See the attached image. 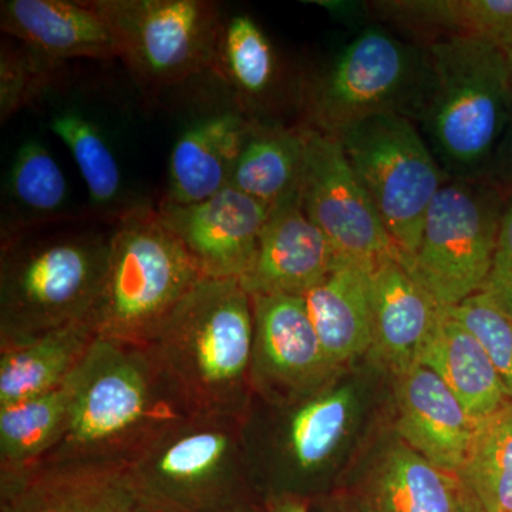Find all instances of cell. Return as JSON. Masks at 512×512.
Returning a JSON list of instances; mask_svg holds the SVG:
<instances>
[{
    "label": "cell",
    "mask_w": 512,
    "mask_h": 512,
    "mask_svg": "<svg viewBox=\"0 0 512 512\" xmlns=\"http://www.w3.org/2000/svg\"><path fill=\"white\" fill-rule=\"evenodd\" d=\"M252 343L251 295L237 279L202 278L144 348L185 416L242 419Z\"/></svg>",
    "instance_id": "1"
},
{
    "label": "cell",
    "mask_w": 512,
    "mask_h": 512,
    "mask_svg": "<svg viewBox=\"0 0 512 512\" xmlns=\"http://www.w3.org/2000/svg\"><path fill=\"white\" fill-rule=\"evenodd\" d=\"M181 417L185 414L146 348L97 336L74 370L72 414L66 433L37 464L128 466L165 427Z\"/></svg>",
    "instance_id": "2"
},
{
    "label": "cell",
    "mask_w": 512,
    "mask_h": 512,
    "mask_svg": "<svg viewBox=\"0 0 512 512\" xmlns=\"http://www.w3.org/2000/svg\"><path fill=\"white\" fill-rule=\"evenodd\" d=\"M426 46L429 80L414 123L448 180H484L512 117L510 57L476 37Z\"/></svg>",
    "instance_id": "3"
},
{
    "label": "cell",
    "mask_w": 512,
    "mask_h": 512,
    "mask_svg": "<svg viewBox=\"0 0 512 512\" xmlns=\"http://www.w3.org/2000/svg\"><path fill=\"white\" fill-rule=\"evenodd\" d=\"M111 234L3 239L0 348L90 318L109 269Z\"/></svg>",
    "instance_id": "4"
},
{
    "label": "cell",
    "mask_w": 512,
    "mask_h": 512,
    "mask_svg": "<svg viewBox=\"0 0 512 512\" xmlns=\"http://www.w3.org/2000/svg\"><path fill=\"white\" fill-rule=\"evenodd\" d=\"M202 278L157 211L127 212L111 234L106 282L92 313L97 336L144 348Z\"/></svg>",
    "instance_id": "5"
},
{
    "label": "cell",
    "mask_w": 512,
    "mask_h": 512,
    "mask_svg": "<svg viewBox=\"0 0 512 512\" xmlns=\"http://www.w3.org/2000/svg\"><path fill=\"white\" fill-rule=\"evenodd\" d=\"M127 467L153 512H234L256 497L235 417H181Z\"/></svg>",
    "instance_id": "6"
},
{
    "label": "cell",
    "mask_w": 512,
    "mask_h": 512,
    "mask_svg": "<svg viewBox=\"0 0 512 512\" xmlns=\"http://www.w3.org/2000/svg\"><path fill=\"white\" fill-rule=\"evenodd\" d=\"M427 46L369 25L306 87L311 128L338 137L356 121L399 114L416 121L426 93Z\"/></svg>",
    "instance_id": "7"
},
{
    "label": "cell",
    "mask_w": 512,
    "mask_h": 512,
    "mask_svg": "<svg viewBox=\"0 0 512 512\" xmlns=\"http://www.w3.org/2000/svg\"><path fill=\"white\" fill-rule=\"evenodd\" d=\"M336 138L403 261L412 258L431 201L448 181L419 127L399 114H376Z\"/></svg>",
    "instance_id": "8"
},
{
    "label": "cell",
    "mask_w": 512,
    "mask_h": 512,
    "mask_svg": "<svg viewBox=\"0 0 512 512\" xmlns=\"http://www.w3.org/2000/svg\"><path fill=\"white\" fill-rule=\"evenodd\" d=\"M507 197L487 180H448L431 201L419 248L403 262L440 308L483 289Z\"/></svg>",
    "instance_id": "9"
},
{
    "label": "cell",
    "mask_w": 512,
    "mask_h": 512,
    "mask_svg": "<svg viewBox=\"0 0 512 512\" xmlns=\"http://www.w3.org/2000/svg\"><path fill=\"white\" fill-rule=\"evenodd\" d=\"M138 82L171 86L215 72L224 19L210 0H87Z\"/></svg>",
    "instance_id": "10"
},
{
    "label": "cell",
    "mask_w": 512,
    "mask_h": 512,
    "mask_svg": "<svg viewBox=\"0 0 512 512\" xmlns=\"http://www.w3.org/2000/svg\"><path fill=\"white\" fill-rule=\"evenodd\" d=\"M305 140L299 202L328 238L338 261L373 272L384 262L403 259L338 138L308 127Z\"/></svg>",
    "instance_id": "11"
},
{
    "label": "cell",
    "mask_w": 512,
    "mask_h": 512,
    "mask_svg": "<svg viewBox=\"0 0 512 512\" xmlns=\"http://www.w3.org/2000/svg\"><path fill=\"white\" fill-rule=\"evenodd\" d=\"M254 305L252 396L295 402L319 392L335 372L329 365L303 296H251Z\"/></svg>",
    "instance_id": "12"
},
{
    "label": "cell",
    "mask_w": 512,
    "mask_h": 512,
    "mask_svg": "<svg viewBox=\"0 0 512 512\" xmlns=\"http://www.w3.org/2000/svg\"><path fill=\"white\" fill-rule=\"evenodd\" d=\"M269 208L227 187L195 204L165 201L158 215L183 242L204 278H242L254 261Z\"/></svg>",
    "instance_id": "13"
},
{
    "label": "cell",
    "mask_w": 512,
    "mask_h": 512,
    "mask_svg": "<svg viewBox=\"0 0 512 512\" xmlns=\"http://www.w3.org/2000/svg\"><path fill=\"white\" fill-rule=\"evenodd\" d=\"M0 512H153L127 466L37 464L0 474Z\"/></svg>",
    "instance_id": "14"
},
{
    "label": "cell",
    "mask_w": 512,
    "mask_h": 512,
    "mask_svg": "<svg viewBox=\"0 0 512 512\" xmlns=\"http://www.w3.org/2000/svg\"><path fill=\"white\" fill-rule=\"evenodd\" d=\"M338 262L328 238L302 210L296 191L269 211L254 261L239 284L251 296H305Z\"/></svg>",
    "instance_id": "15"
},
{
    "label": "cell",
    "mask_w": 512,
    "mask_h": 512,
    "mask_svg": "<svg viewBox=\"0 0 512 512\" xmlns=\"http://www.w3.org/2000/svg\"><path fill=\"white\" fill-rule=\"evenodd\" d=\"M397 384V431L412 448L444 473L463 466L476 421L436 372L416 363Z\"/></svg>",
    "instance_id": "16"
},
{
    "label": "cell",
    "mask_w": 512,
    "mask_h": 512,
    "mask_svg": "<svg viewBox=\"0 0 512 512\" xmlns=\"http://www.w3.org/2000/svg\"><path fill=\"white\" fill-rule=\"evenodd\" d=\"M0 28L60 66L70 59L119 57L110 26L84 0H3Z\"/></svg>",
    "instance_id": "17"
},
{
    "label": "cell",
    "mask_w": 512,
    "mask_h": 512,
    "mask_svg": "<svg viewBox=\"0 0 512 512\" xmlns=\"http://www.w3.org/2000/svg\"><path fill=\"white\" fill-rule=\"evenodd\" d=\"M372 349L397 376L416 365L441 308L414 279L403 259L372 272Z\"/></svg>",
    "instance_id": "18"
},
{
    "label": "cell",
    "mask_w": 512,
    "mask_h": 512,
    "mask_svg": "<svg viewBox=\"0 0 512 512\" xmlns=\"http://www.w3.org/2000/svg\"><path fill=\"white\" fill-rule=\"evenodd\" d=\"M251 121L222 113L192 124L171 151L167 200L195 204L229 187Z\"/></svg>",
    "instance_id": "19"
},
{
    "label": "cell",
    "mask_w": 512,
    "mask_h": 512,
    "mask_svg": "<svg viewBox=\"0 0 512 512\" xmlns=\"http://www.w3.org/2000/svg\"><path fill=\"white\" fill-rule=\"evenodd\" d=\"M303 299L333 369L372 349V272L338 262Z\"/></svg>",
    "instance_id": "20"
},
{
    "label": "cell",
    "mask_w": 512,
    "mask_h": 512,
    "mask_svg": "<svg viewBox=\"0 0 512 512\" xmlns=\"http://www.w3.org/2000/svg\"><path fill=\"white\" fill-rule=\"evenodd\" d=\"M97 339L92 316L0 348V407L62 386Z\"/></svg>",
    "instance_id": "21"
},
{
    "label": "cell",
    "mask_w": 512,
    "mask_h": 512,
    "mask_svg": "<svg viewBox=\"0 0 512 512\" xmlns=\"http://www.w3.org/2000/svg\"><path fill=\"white\" fill-rule=\"evenodd\" d=\"M417 363L436 372L474 421L510 400L500 375L476 336L443 308Z\"/></svg>",
    "instance_id": "22"
},
{
    "label": "cell",
    "mask_w": 512,
    "mask_h": 512,
    "mask_svg": "<svg viewBox=\"0 0 512 512\" xmlns=\"http://www.w3.org/2000/svg\"><path fill=\"white\" fill-rule=\"evenodd\" d=\"M460 484L404 444L384 453L353 512H458Z\"/></svg>",
    "instance_id": "23"
},
{
    "label": "cell",
    "mask_w": 512,
    "mask_h": 512,
    "mask_svg": "<svg viewBox=\"0 0 512 512\" xmlns=\"http://www.w3.org/2000/svg\"><path fill=\"white\" fill-rule=\"evenodd\" d=\"M305 151V128L293 130L251 123L229 187L244 192L271 210L298 191Z\"/></svg>",
    "instance_id": "24"
},
{
    "label": "cell",
    "mask_w": 512,
    "mask_h": 512,
    "mask_svg": "<svg viewBox=\"0 0 512 512\" xmlns=\"http://www.w3.org/2000/svg\"><path fill=\"white\" fill-rule=\"evenodd\" d=\"M73 397L74 372L55 390L0 407V474L36 466L59 444L69 426Z\"/></svg>",
    "instance_id": "25"
},
{
    "label": "cell",
    "mask_w": 512,
    "mask_h": 512,
    "mask_svg": "<svg viewBox=\"0 0 512 512\" xmlns=\"http://www.w3.org/2000/svg\"><path fill=\"white\" fill-rule=\"evenodd\" d=\"M400 23L423 42L476 37L512 50V0H406Z\"/></svg>",
    "instance_id": "26"
},
{
    "label": "cell",
    "mask_w": 512,
    "mask_h": 512,
    "mask_svg": "<svg viewBox=\"0 0 512 512\" xmlns=\"http://www.w3.org/2000/svg\"><path fill=\"white\" fill-rule=\"evenodd\" d=\"M456 477L484 512H512V399L476 421Z\"/></svg>",
    "instance_id": "27"
},
{
    "label": "cell",
    "mask_w": 512,
    "mask_h": 512,
    "mask_svg": "<svg viewBox=\"0 0 512 512\" xmlns=\"http://www.w3.org/2000/svg\"><path fill=\"white\" fill-rule=\"evenodd\" d=\"M237 93L245 106H258L271 97L279 82L274 45L251 16H232L222 30L215 72Z\"/></svg>",
    "instance_id": "28"
},
{
    "label": "cell",
    "mask_w": 512,
    "mask_h": 512,
    "mask_svg": "<svg viewBox=\"0 0 512 512\" xmlns=\"http://www.w3.org/2000/svg\"><path fill=\"white\" fill-rule=\"evenodd\" d=\"M50 128L72 153L96 211L126 215L120 165L97 124L79 111L67 110L52 117Z\"/></svg>",
    "instance_id": "29"
},
{
    "label": "cell",
    "mask_w": 512,
    "mask_h": 512,
    "mask_svg": "<svg viewBox=\"0 0 512 512\" xmlns=\"http://www.w3.org/2000/svg\"><path fill=\"white\" fill-rule=\"evenodd\" d=\"M9 197L30 222L63 220L67 183L59 164L39 141H26L16 153L8 180Z\"/></svg>",
    "instance_id": "30"
},
{
    "label": "cell",
    "mask_w": 512,
    "mask_h": 512,
    "mask_svg": "<svg viewBox=\"0 0 512 512\" xmlns=\"http://www.w3.org/2000/svg\"><path fill=\"white\" fill-rule=\"evenodd\" d=\"M444 311L481 343L512 399V318L480 291Z\"/></svg>",
    "instance_id": "31"
},
{
    "label": "cell",
    "mask_w": 512,
    "mask_h": 512,
    "mask_svg": "<svg viewBox=\"0 0 512 512\" xmlns=\"http://www.w3.org/2000/svg\"><path fill=\"white\" fill-rule=\"evenodd\" d=\"M60 64L50 62L35 50L3 45L0 53V121L5 123L18 111L39 99L52 84Z\"/></svg>",
    "instance_id": "32"
},
{
    "label": "cell",
    "mask_w": 512,
    "mask_h": 512,
    "mask_svg": "<svg viewBox=\"0 0 512 512\" xmlns=\"http://www.w3.org/2000/svg\"><path fill=\"white\" fill-rule=\"evenodd\" d=\"M481 291L512 318V194L505 201L493 264Z\"/></svg>",
    "instance_id": "33"
},
{
    "label": "cell",
    "mask_w": 512,
    "mask_h": 512,
    "mask_svg": "<svg viewBox=\"0 0 512 512\" xmlns=\"http://www.w3.org/2000/svg\"><path fill=\"white\" fill-rule=\"evenodd\" d=\"M484 180L490 181L505 194H512V117L495 150Z\"/></svg>",
    "instance_id": "34"
},
{
    "label": "cell",
    "mask_w": 512,
    "mask_h": 512,
    "mask_svg": "<svg viewBox=\"0 0 512 512\" xmlns=\"http://www.w3.org/2000/svg\"><path fill=\"white\" fill-rule=\"evenodd\" d=\"M234 512H311V503L296 497H255Z\"/></svg>",
    "instance_id": "35"
},
{
    "label": "cell",
    "mask_w": 512,
    "mask_h": 512,
    "mask_svg": "<svg viewBox=\"0 0 512 512\" xmlns=\"http://www.w3.org/2000/svg\"><path fill=\"white\" fill-rule=\"evenodd\" d=\"M316 5L322 6L329 10L335 18L343 20L346 23H359L362 19L370 16L369 6L363 2H346V0H323V2H315Z\"/></svg>",
    "instance_id": "36"
},
{
    "label": "cell",
    "mask_w": 512,
    "mask_h": 512,
    "mask_svg": "<svg viewBox=\"0 0 512 512\" xmlns=\"http://www.w3.org/2000/svg\"><path fill=\"white\" fill-rule=\"evenodd\" d=\"M311 503V512H348L342 504L333 503V501H309Z\"/></svg>",
    "instance_id": "37"
},
{
    "label": "cell",
    "mask_w": 512,
    "mask_h": 512,
    "mask_svg": "<svg viewBox=\"0 0 512 512\" xmlns=\"http://www.w3.org/2000/svg\"><path fill=\"white\" fill-rule=\"evenodd\" d=\"M458 512H484L466 493H464L461 485L460 493H458Z\"/></svg>",
    "instance_id": "38"
},
{
    "label": "cell",
    "mask_w": 512,
    "mask_h": 512,
    "mask_svg": "<svg viewBox=\"0 0 512 512\" xmlns=\"http://www.w3.org/2000/svg\"><path fill=\"white\" fill-rule=\"evenodd\" d=\"M507 53H508V57H510L511 77H512V50H510V52H507Z\"/></svg>",
    "instance_id": "39"
}]
</instances>
